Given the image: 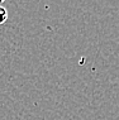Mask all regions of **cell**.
Returning <instances> with one entry per match:
<instances>
[{
    "mask_svg": "<svg viewBox=\"0 0 119 120\" xmlns=\"http://www.w3.org/2000/svg\"><path fill=\"white\" fill-rule=\"evenodd\" d=\"M8 19V10L3 5H0V24H4Z\"/></svg>",
    "mask_w": 119,
    "mask_h": 120,
    "instance_id": "cell-1",
    "label": "cell"
}]
</instances>
